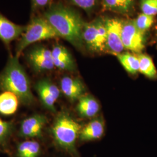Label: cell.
I'll return each mask as SVG.
<instances>
[{
    "mask_svg": "<svg viewBox=\"0 0 157 157\" xmlns=\"http://www.w3.org/2000/svg\"><path fill=\"white\" fill-rule=\"evenodd\" d=\"M43 16L59 36L75 47L81 49L83 46V32L84 23L73 8L61 3L51 6Z\"/></svg>",
    "mask_w": 157,
    "mask_h": 157,
    "instance_id": "cell-1",
    "label": "cell"
},
{
    "mask_svg": "<svg viewBox=\"0 0 157 157\" xmlns=\"http://www.w3.org/2000/svg\"><path fill=\"white\" fill-rule=\"evenodd\" d=\"M0 89L13 93L25 105L33 103L34 97L31 91L30 80L17 56L9 58L0 74Z\"/></svg>",
    "mask_w": 157,
    "mask_h": 157,
    "instance_id": "cell-2",
    "label": "cell"
},
{
    "mask_svg": "<svg viewBox=\"0 0 157 157\" xmlns=\"http://www.w3.org/2000/svg\"><path fill=\"white\" fill-rule=\"evenodd\" d=\"M80 125L68 113L62 112L56 117L51 132L56 144L73 157H78L76 147Z\"/></svg>",
    "mask_w": 157,
    "mask_h": 157,
    "instance_id": "cell-3",
    "label": "cell"
},
{
    "mask_svg": "<svg viewBox=\"0 0 157 157\" xmlns=\"http://www.w3.org/2000/svg\"><path fill=\"white\" fill-rule=\"evenodd\" d=\"M17 44L15 56L19 58L29 46L42 40L59 37L56 30L43 15H33Z\"/></svg>",
    "mask_w": 157,
    "mask_h": 157,
    "instance_id": "cell-4",
    "label": "cell"
},
{
    "mask_svg": "<svg viewBox=\"0 0 157 157\" xmlns=\"http://www.w3.org/2000/svg\"><path fill=\"white\" fill-rule=\"evenodd\" d=\"M83 39L90 50L96 52L105 50L107 40L105 21L97 19L92 22L84 24Z\"/></svg>",
    "mask_w": 157,
    "mask_h": 157,
    "instance_id": "cell-5",
    "label": "cell"
},
{
    "mask_svg": "<svg viewBox=\"0 0 157 157\" xmlns=\"http://www.w3.org/2000/svg\"><path fill=\"white\" fill-rule=\"evenodd\" d=\"M26 59L31 68L37 73L49 71L55 67L51 51L41 44L31 47L26 53Z\"/></svg>",
    "mask_w": 157,
    "mask_h": 157,
    "instance_id": "cell-6",
    "label": "cell"
},
{
    "mask_svg": "<svg viewBox=\"0 0 157 157\" xmlns=\"http://www.w3.org/2000/svg\"><path fill=\"white\" fill-rule=\"evenodd\" d=\"M122 40L125 49L140 53L145 47V33L137 28L135 20L123 22Z\"/></svg>",
    "mask_w": 157,
    "mask_h": 157,
    "instance_id": "cell-7",
    "label": "cell"
},
{
    "mask_svg": "<svg viewBox=\"0 0 157 157\" xmlns=\"http://www.w3.org/2000/svg\"><path fill=\"white\" fill-rule=\"evenodd\" d=\"M107 27L106 50L115 56L122 53L124 49L122 40L123 21L118 19H109L105 21Z\"/></svg>",
    "mask_w": 157,
    "mask_h": 157,
    "instance_id": "cell-8",
    "label": "cell"
},
{
    "mask_svg": "<svg viewBox=\"0 0 157 157\" xmlns=\"http://www.w3.org/2000/svg\"><path fill=\"white\" fill-rule=\"evenodd\" d=\"M35 89L44 106L52 111H55V102L60 95L58 87L47 78L41 79L35 85Z\"/></svg>",
    "mask_w": 157,
    "mask_h": 157,
    "instance_id": "cell-9",
    "label": "cell"
},
{
    "mask_svg": "<svg viewBox=\"0 0 157 157\" xmlns=\"http://www.w3.org/2000/svg\"><path fill=\"white\" fill-rule=\"evenodd\" d=\"M47 122V119L44 115H33L25 119L22 122L19 135L23 138L40 137Z\"/></svg>",
    "mask_w": 157,
    "mask_h": 157,
    "instance_id": "cell-10",
    "label": "cell"
},
{
    "mask_svg": "<svg viewBox=\"0 0 157 157\" xmlns=\"http://www.w3.org/2000/svg\"><path fill=\"white\" fill-rule=\"evenodd\" d=\"M26 28V26L17 25L0 13V40L6 45L21 37Z\"/></svg>",
    "mask_w": 157,
    "mask_h": 157,
    "instance_id": "cell-11",
    "label": "cell"
},
{
    "mask_svg": "<svg viewBox=\"0 0 157 157\" xmlns=\"http://www.w3.org/2000/svg\"><path fill=\"white\" fill-rule=\"evenodd\" d=\"M54 67L63 71H73L75 63L69 51L63 45H54L51 51Z\"/></svg>",
    "mask_w": 157,
    "mask_h": 157,
    "instance_id": "cell-12",
    "label": "cell"
},
{
    "mask_svg": "<svg viewBox=\"0 0 157 157\" xmlns=\"http://www.w3.org/2000/svg\"><path fill=\"white\" fill-rule=\"evenodd\" d=\"M61 87L63 94L71 101L79 99L84 93V86L78 78L65 76L61 79Z\"/></svg>",
    "mask_w": 157,
    "mask_h": 157,
    "instance_id": "cell-13",
    "label": "cell"
},
{
    "mask_svg": "<svg viewBox=\"0 0 157 157\" xmlns=\"http://www.w3.org/2000/svg\"><path fill=\"white\" fill-rule=\"evenodd\" d=\"M104 132V124L101 119H96L87 124L79 133L81 141H89L100 139Z\"/></svg>",
    "mask_w": 157,
    "mask_h": 157,
    "instance_id": "cell-14",
    "label": "cell"
},
{
    "mask_svg": "<svg viewBox=\"0 0 157 157\" xmlns=\"http://www.w3.org/2000/svg\"><path fill=\"white\" fill-rule=\"evenodd\" d=\"M99 109L98 102L91 95H83L79 98L77 109L82 117H93L98 113Z\"/></svg>",
    "mask_w": 157,
    "mask_h": 157,
    "instance_id": "cell-15",
    "label": "cell"
},
{
    "mask_svg": "<svg viewBox=\"0 0 157 157\" xmlns=\"http://www.w3.org/2000/svg\"><path fill=\"white\" fill-rule=\"evenodd\" d=\"M17 95L10 91H4L0 94V113L10 115L17 111L19 105Z\"/></svg>",
    "mask_w": 157,
    "mask_h": 157,
    "instance_id": "cell-16",
    "label": "cell"
},
{
    "mask_svg": "<svg viewBox=\"0 0 157 157\" xmlns=\"http://www.w3.org/2000/svg\"><path fill=\"white\" fill-rule=\"evenodd\" d=\"M102 2L107 10L126 14L133 10L135 0H102Z\"/></svg>",
    "mask_w": 157,
    "mask_h": 157,
    "instance_id": "cell-17",
    "label": "cell"
},
{
    "mask_svg": "<svg viewBox=\"0 0 157 157\" xmlns=\"http://www.w3.org/2000/svg\"><path fill=\"white\" fill-rule=\"evenodd\" d=\"M41 151L39 143L36 141H26L17 147V157H38Z\"/></svg>",
    "mask_w": 157,
    "mask_h": 157,
    "instance_id": "cell-18",
    "label": "cell"
},
{
    "mask_svg": "<svg viewBox=\"0 0 157 157\" xmlns=\"http://www.w3.org/2000/svg\"><path fill=\"white\" fill-rule=\"evenodd\" d=\"M115 56L128 72L135 75L139 72V60L137 56L129 52L120 53Z\"/></svg>",
    "mask_w": 157,
    "mask_h": 157,
    "instance_id": "cell-19",
    "label": "cell"
},
{
    "mask_svg": "<svg viewBox=\"0 0 157 157\" xmlns=\"http://www.w3.org/2000/svg\"><path fill=\"white\" fill-rule=\"evenodd\" d=\"M139 60V72L150 78H157V71L151 58L146 54L137 56Z\"/></svg>",
    "mask_w": 157,
    "mask_h": 157,
    "instance_id": "cell-20",
    "label": "cell"
},
{
    "mask_svg": "<svg viewBox=\"0 0 157 157\" xmlns=\"http://www.w3.org/2000/svg\"><path fill=\"white\" fill-rule=\"evenodd\" d=\"M14 129L12 122H6L0 119V145L6 146Z\"/></svg>",
    "mask_w": 157,
    "mask_h": 157,
    "instance_id": "cell-21",
    "label": "cell"
},
{
    "mask_svg": "<svg viewBox=\"0 0 157 157\" xmlns=\"http://www.w3.org/2000/svg\"><path fill=\"white\" fill-rule=\"evenodd\" d=\"M135 22L137 28L141 32L145 33L146 31L151 27L154 23V17L141 13L135 20Z\"/></svg>",
    "mask_w": 157,
    "mask_h": 157,
    "instance_id": "cell-22",
    "label": "cell"
},
{
    "mask_svg": "<svg viewBox=\"0 0 157 157\" xmlns=\"http://www.w3.org/2000/svg\"><path fill=\"white\" fill-rule=\"evenodd\" d=\"M140 8L143 13L154 17L157 14V0H141Z\"/></svg>",
    "mask_w": 157,
    "mask_h": 157,
    "instance_id": "cell-23",
    "label": "cell"
},
{
    "mask_svg": "<svg viewBox=\"0 0 157 157\" xmlns=\"http://www.w3.org/2000/svg\"><path fill=\"white\" fill-rule=\"evenodd\" d=\"M74 5L82 8L83 10L89 11L96 4L97 0H70Z\"/></svg>",
    "mask_w": 157,
    "mask_h": 157,
    "instance_id": "cell-24",
    "label": "cell"
},
{
    "mask_svg": "<svg viewBox=\"0 0 157 157\" xmlns=\"http://www.w3.org/2000/svg\"><path fill=\"white\" fill-rule=\"evenodd\" d=\"M51 0H32V16L48 6Z\"/></svg>",
    "mask_w": 157,
    "mask_h": 157,
    "instance_id": "cell-25",
    "label": "cell"
},
{
    "mask_svg": "<svg viewBox=\"0 0 157 157\" xmlns=\"http://www.w3.org/2000/svg\"></svg>",
    "mask_w": 157,
    "mask_h": 157,
    "instance_id": "cell-26",
    "label": "cell"
}]
</instances>
